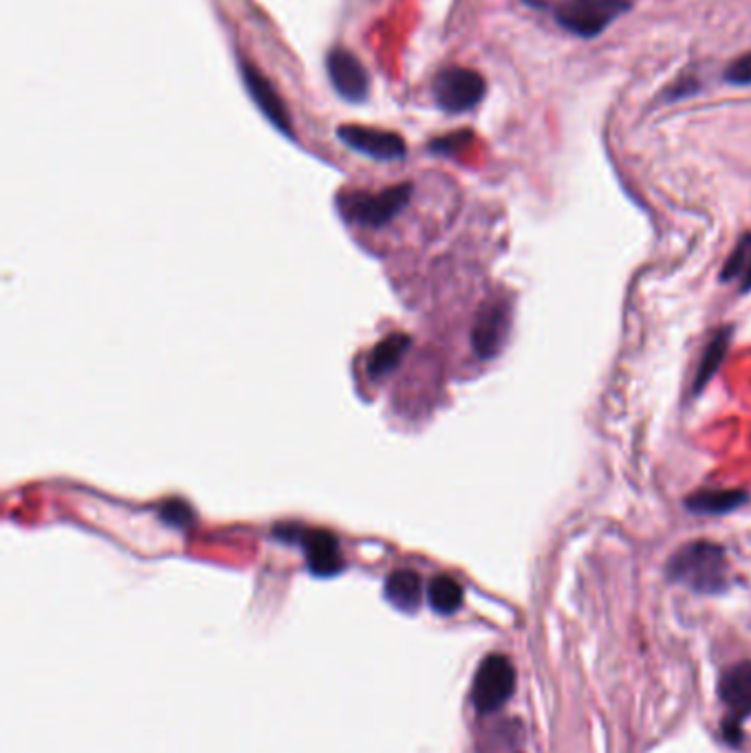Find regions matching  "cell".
I'll return each mask as SVG.
<instances>
[{
  "instance_id": "6da1fadb",
  "label": "cell",
  "mask_w": 751,
  "mask_h": 753,
  "mask_svg": "<svg viewBox=\"0 0 751 753\" xmlns=\"http://www.w3.org/2000/svg\"><path fill=\"white\" fill-rule=\"evenodd\" d=\"M668 578L699 595L725 593L729 588V564L725 549L707 541L690 543L670 558Z\"/></svg>"
},
{
  "instance_id": "7a4b0ae2",
  "label": "cell",
  "mask_w": 751,
  "mask_h": 753,
  "mask_svg": "<svg viewBox=\"0 0 751 753\" xmlns=\"http://www.w3.org/2000/svg\"><path fill=\"white\" fill-rule=\"evenodd\" d=\"M628 10V0H556L554 19L578 38H595Z\"/></svg>"
},
{
  "instance_id": "3957f363",
  "label": "cell",
  "mask_w": 751,
  "mask_h": 753,
  "mask_svg": "<svg viewBox=\"0 0 751 753\" xmlns=\"http://www.w3.org/2000/svg\"><path fill=\"white\" fill-rule=\"evenodd\" d=\"M410 196H412V185L399 183L377 194L353 192L347 198H342L340 207L349 221L360 223L364 228H381L388 221H392L408 205Z\"/></svg>"
},
{
  "instance_id": "277c9868",
  "label": "cell",
  "mask_w": 751,
  "mask_h": 753,
  "mask_svg": "<svg viewBox=\"0 0 751 753\" xmlns=\"http://www.w3.org/2000/svg\"><path fill=\"white\" fill-rule=\"evenodd\" d=\"M516 690V670L505 655H489L481 661L474 681L470 701L474 709L483 716L494 714L505 707Z\"/></svg>"
},
{
  "instance_id": "5b68a950",
  "label": "cell",
  "mask_w": 751,
  "mask_h": 753,
  "mask_svg": "<svg viewBox=\"0 0 751 753\" xmlns=\"http://www.w3.org/2000/svg\"><path fill=\"white\" fill-rule=\"evenodd\" d=\"M718 699L727 716L723 722V738L727 744L742 742V720L751 716V661H740L727 668L718 679Z\"/></svg>"
},
{
  "instance_id": "8992f818",
  "label": "cell",
  "mask_w": 751,
  "mask_h": 753,
  "mask_svg": "<svg viewBox=\"0 0 751 753\" xmlns=\"http://www.w3.org/2000/svg\"><path fill=\"white\" fill-rule=\"evenodd\" d=\"M433 93L441 111L457 116L472 111L485 97V80L481 73L472 69L448 66L435 77Z\"/></svg>"
},
{
  "instance_id": "52a82bcc",
  "label": "cell",
  "mask_w": 751,
  "mask_h": 753,
  "mask_svg": "<svg viewBox=\"0 0 751 753\" xmlns=\"http://www.w3.org/2000/svg\"><path fill=\"white\" fill-rule=\"evenodd\" d=\"M511 329V313L505 302H487L481 306L474 329H472V347L481 360H494L509 336Z\"/></svg>"
},
{
  "instance_id": "ba28073f",
  "label": "cell",
  "mask_w": 751,
  "mask_h": 753,
  "mask_svg": "<svg viewBox=\"0 0 751 753\" xmlns=\"http://www.w3.org/2000/svg\"><path fill=\"white\" fill-rule=\"evenodd\" d=\"M241 77L245 84V90L250 93V97L254 99V104L261 109V113L284 135H293L291 133V116L287 111V106L282 101V97L276 93L274 84L252 64L241 60Z\"/></svg>"
},
{
  "instance_id": "9c48e42d",
  "label": "cell",
  "mask_w": 751,
  "mask_h": 753,
  "mask_svg": "<svg viewBox=\"0 0 751 753\" xmlns=\"http://www.w3.org/2000/svg\"><path fill=\"white\" fill-rule=\"evenodd\" d=\"M327 73L342 99L353 104L366 101L368 75L362 62L351 51H347L344 47H334L327 56Z\"/></svg>"
},
{
  "instance_id": "30bf717a",
  "label": "cell",
  "mask_w": 751,
  "mask_h": 753,
  "mask_svg": "<svg viewBox=\"0 0 751 753\" xmlns=\"http://www.w3.org/2000/svg\"><path fill=\"white\" fill-rule=\"evenodd\" d=\"M342 144L351 150L362 153L377 161H399L405 157V142L397 133L366 129V126H342L338 131Z\"/></svg>"
},
{
  "instance_id": "8fae6325",
  "label": "cell",
  "mask_w": 751,
  "mask_h": 753,
  "mask_svg": "<svg viewBox=\"0 0 751 753\" xmlns=\"http://www.w3.org/2000/svg\"><path fill=\"white\" fill-rule=\"evenodd\" d=\"M300 543L306 554V562L313 575L331 578L342 571V556L338 541L329 531H302Z\"/></svg>"
},
{
  "instance_id": "7c38bea8",
  "label": "cell",
  "mask_w": 751,
  "mask_h": 753,
  "mask_svg": "<svg viewBox=\"0 0 751 753\" xmlns=\"http://www.w3.org/2000/svg\"><path fill=\"white\" fill-rule=\"evenodd\" d=\"M384 595L395 608L403 612H414L421 606V597H423L421 578L414 571L399 569L386 578Z\"/></svg>"
},
{
  "instance_id": "4fadbf2b",
  "label": "cell",
  "mask_w": 751,
  "mask_h": 753,
  "mask_svg": "<svg viewBox=\"0 0 751 753\" xmlns=\"http://www.w3.org/2000/svg\"><path fill=\"white\" fill-rule=\"evenodd\" d=\"M747 502V494L740 489H710L699 491L686 500L692 513L701 515H723Z\"/></svg>"
},
{
  "instance_id": "5bb4252c",
  "label": "cell",
  "mask_w": 751,
  "mask_h": 753,
  "mask_svg": "<svg viewBox=\"0 0 751 753\" xmlns=\"http://www.w3.org/2000/svg\"><path fill=\"white\" fill-rule=\"evenodd\" d=\"M729 342H731V329L729 327L718 329L716 336L710 340V344L703 351V357L699 362L697 375H694V388H692L694 394H699L712 381V377L718 373V368H720V364L729 351Z\"/></svg>"
},
{
  "instance_id": "9a60e30c",
  "label": "cell",
  "mask_w": 751,
  "mask_h": 753,
  "mask_svg": "<svg viewBox=\"0 0 751 753\" xmlns=\"http://www.w3.org/2000/svg\"><path fill=\"white\" fill-rule=\"evenodd\" d=\"M410 344V338L405 333H392L388 338H384L371 353L368 357V375L379 379L388 373H392L399 362H401V355L405 353Z\"/></svg>"
},
{
  "instance_id": "2e32d148",
  "label": "cell",
  "mask_w": 751,
  "mask_h": 753,
  "mask_svg": "<svg viewBox=\"0 0 751 753\" xmlns=\"http://www.w3.org/2000/svg\"><path fill=\"white\" fill-rule=\"evenodd\" d=\"M427 602L437 615H455L463 606V586L450 575H439L427 586Z\"/></svg>"
},
{
  "instance_id": "e0dca14e",
  "label": "cell",
  "mask_w": 751,
  "mask_h": 753,
  "mask_svg": "<svg viewBox=\"0 0 751 753\" xmlns=\"http://www.w3.org/2000/svg\"><path fill=\"white\" fill-rule=\"evenodd\" d=\"M751 260V234L742 236V241L734 247V252L729 254L725 267H723V274L720 278L723 280H729V278H736V276H742L747 265Z\"/></svg>"
},
{
  "instance_id": "ac0fdd59",
  "label": "cell",
  "mask_w": 751,
  "mask_h": 753,
  "mask_svg": "<svg viewBox=\"0 0 751 753\" xmlns=\"http://www.w3.org/2000/svg\"><path fill=\"white\" fill-rule=\"evenodd\" d=\"M161 520L170 526H187L192 522V509L183 500H168L161 507Z\"/></svg>"
},
{
  "instance_id": "d6986e66",
  "label": "cell",
  "mask_w": 751,
  "mask_h": 753,
  "mask_svg": "<svg viewBox=\"0 0 751 753\" xmlns=\"http://www.w3.org/2000/svg\"><path fill=\"white\" fill-rule=\"evenodd\" d=\"M725 80L736 84V86H749L751 84V51L736 58L727 71H725Z\"/></svg>"
},
{
  "instance_id": "ffe728a7",
  "label": "cell",
  "mask_w": 751,
  "mask_h": 753,
  "mask_svg": "<svg viewBox=\"0 0 751 753\" xmlns=\"http://www.w3.org/2000/svg\"><path fill=\"white\" fill-rule=\"evenodd\" d=\"M740 291H742V293H747V291H751V260H749V265H747V269H744V274H742V282H740Z\"/></svg>"
}]
</instances>
